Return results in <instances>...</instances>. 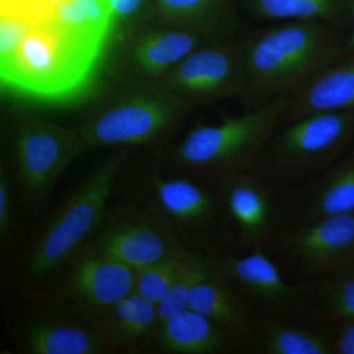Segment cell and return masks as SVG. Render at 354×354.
Masks as SVG:
<instances>
[{
	"label": "cell",
	"mask_w": 354,
	"mask_h": 354,
	"mask_svg": "<svg viewBox=\"0 0 354 354\" xmlns=\"http://www.w3.org/2000/svg\"><path fill=\"white\" fill-rule=\"evenodd\" d=\"M111 205L88 245L135 272L187 250L165 221L136 203Z\"/></svg>",
	"instance_id": "obj_11"
},
{
	"label": "cell",
	"mask_w": 354,
	"mask_h": 354,
	"mask_svg": "<svg viewBox=\"0 0 354 354\" xmlns=\"http://www.w3.org/2000/svg\"><path fill=\"white\" fill-rule=\"evenodd\" d=\"M248 353L334 354V326L306 325L256 314Z\"/></svg>",
	"instance_id": "obj_20"
},
{
	"label": "cell",
	"mask_w": 354,
	"mask_h": 354,
	"mask_svg": "<svg viewBox=\"0 0 354 354\" xmlns=\"http://www.w3.org/2000/svg\"><path fill=\"white\" fill-rule=\"evenodd\" d=\"M245 12L263 22L322 21L344 31L349 28L348 0H243Z\"/></svg>",
	"instance_id": "obj_22"
},
{
	"label": "cell",
	"mask_w": 354,
	"mask_h": 354,
	"mask_svg": "<svg viewBox=\"0 0 354 354\" xmlns=\"http://www.w3.org/2000/svg\"><path fill=\"white\" fill-rule=\"evenodd\" d=\"M113 15L106 0H62L46 20L60 31L101 48Z\"/></svg>",
	"instance_id": "obj_23"
},
{
	"label": "cell",
	"mask_w": 354,
	"mask_h": 354,
	"mask_svg": "<svg viewBox=\"0 0 354 354\" xmlns=\"http://www.w3.org/2000/svg\"><path fill=\"white\" fill-rule=\"evenodd\" d=\"M32 291L30 307L10 326L11 344L25 354L114 353L101 319L55 291Z\"/></svg>",
	"instance_id": "obj_7"
},
{
	"label": "cell",
	"mask_w": 354,
	"mask_h": 354,
	"mask_svg": "<svg viewBox=\"0 0 354 354\" xmlns=\"http://www.w3.org/2000/svg\"><path fill=\"white\" fill-rule=\"evenodd\" d=\"M242 253H272L290 227L283 191L255 171H235L213 178Z\"/></svg>",
	"instance_id": "obj_9"
},
{
	"label": "cell",
	"mask_w": 354,
	"mask_h": 354,
	"mask_svg": "<svg viewBox=\"0 0 354 354\" xmlns=\"http://www.w3.org/2000/svg\"><path fill=\"white\" fill-rule=\"evenodd\" d=\"M180 97L132 99L109 109L80 133L85 146L146 143L171 128L185 113Z\"/></svg>",
	"instance_id": "obj_14"
},
{
	"label": "cell",
	"mask_w": 354,
	"mask_h": 354,
	"mask_svg": "<svg viewBox=\"0 0 354 354\" xmlns=\"http://www.w3.org/2000/svg\"><path fill=\"white\" fill-rule=\"evenodd\" d=\"M354 319V265L315 281L310 321L334 324Z\"/></svg>",
	"instance_id": "obj_25"
},
{
	"label": "cell",
	"mask_w": 354,
	"mask_h": 354,
	"mask_svg": "<svg viewBox=\"0 0 354 354\" xmlns=\"http://www.w3.org/2000/svg\"><path fill=\"white\" fill-rule=\"evenodd\" d=\"M62 0H2V10L13 11L31 18L35 22L46 20Z\"/></svg>",
	"instance_id": "obj_31"
},
{
	"label": "cell",
	"mask_w": 354,
	"mask_h": 354,
	"mask_svg": "<svg viewBox=\"0 0 354 354\" xmlns=\"http://www.w3.org/2000/svg\"><path fill=\"white\" fill-rule=\"evenodd\" d=\"M334 326V354H354V319H344Z\"/></svg>",
	"instance_id": "obj_32"
},
{
	"label": "cell",
	"mask_w": 354,
	"mask_h": 354,
	"mask_svg": "<svg viewBox=\"0 0 354 354\" xmlns=\"http://www.w3.org/2000/svg\"><path fill=\"white\" fill-rule=\"evenodd\" d=\"M84 147L80 134L46 123H29L18 130L14 185L26 220H37L48 211L57 179Z\"/></svg>",
	"instance_id": "obj_8"
},
{
	"label": "cell",
	"mask_w": 354,
	"mask_h": 354,
	"mask_svg": "<svg viewBox=\"0 0 354 354\" xmlns=\"http://www.w3.org/2000/svg\"><path fill=\"white\" fill-rule=\"evenodd\" d=\"M144 351L165 354L244 353L227 332L187 308L160 323Z\"/></svg>",
	"instance_id": "obj_18"
},
{
	"label": "cell",
	"mask_w": 354,
	"mask_h": 354,
	"mask_svg": "<svg viewBox=\"0 0 354 354\" xmlns=\"http://www.w3.org/2000/svg\"><path fill=\"white\" fill-rule=\"evenodd\" d=\"M122 155L99 165L90 176L41 216L16 262L28 288L51 278L94 236L106 218Z\"/></svg>",
	"instance_id": "obj_2"
},
{
	"label": "cell",
	"mask_w": 354,
	"mask_h": 354,
	"mask_svg": "<svg viewBox=\"0 0 354 354\" xmlns=\"http://www.w3.org/2000/svg\"><path fill=\"white\" fill-rule=\"evenodd\" d=\"M198 46V36L184 30L156 32L137 46L136 59L147 71L162 73L171 71Z\"/></svg>",
	"instance_id": "obj_26"
},
{
	"label": "cell",
	"mask_w": 354,
	"mask_h": 354,
	"mask_svg": "<svg viewBox=\"0 0 354 354\" xmlns=\"http://www.w3.org/2000/svg\"><path fill=\"white\" fill-rule=\"evenodd\" d=\"M348 12L349 18V31L344 37L341 55L354 53V0H348Z\"/></svg>",
	"instance_id": "obj_34"
},
{
	"label": "cell",
	"mask_w": 354,
	"mask_h": 354,
	"mask_svg": "<svg viewBox=\"0 0 354 354\" xmlns=\"http://www.w3.org/2000/svg\"><path fill=\"white\" fill-rule=\"evenodd\" d=\"M290 225L354 215V144L335 164L286 197Z\"/></svg>",
	"instance_id": "obj_17"
},
{
	"label": "cell",
	"mask_w": 354,
	"mask_h": 354,
	"mask_svg": "<svg viewBox=\"0 0 354 354\" xmlns=\"http://www.w3.org/2000/svg\"><path fill=\"white\" fill-rule=\"evenodd\" d=\"M196 253L187 249L139 270L135 278L134 292L157 305Z\"/></svg>",
	"instance_id": "obj_28"
},
{
	"label": "cell",
	"mask_w": 354,
	"mask_h": 354,
	"mask_svg": "<svg viewBox=\"0 0 354 354\" xmlns=\"http://www.w3.org/2000/svg\"><path fill=\"white\" fill-rule=\"evenodd\" d=\"M100 319L115 353L144 351L158 326L156 304L135 292Z\"/></svg>",
	"instance_id": "obj_21"
},
{
	"label": "cell",
	"mask_w": 354,
	"mask_h": 354,
	"mask_svg": "<svg viewBox=\"0 0 354 354\" xmlns=\"http://www.w3.org/2000/svg\"><path fill=\"white\" fill-rule=\"evenodd\" d=\"M162 12L179 24L203 34H234L237 28L236 0H158Z\"/></svg>",
	"instance_id": "obj_24"
},
{
	"label": "cell",
	"mask_w": 354,
	"mask_h": 354,
	"mask_svg": "<svg viewBox=\"0 0 354 354\" xmlns=\"http://www.w3.org/2000/svg\"><path fill=\"white\" fill-rule=\"evenodd\" d=\"M62 271L55 292L99 318L134 292L136 272L88 244Z\"/></svg>",
	"instance_id": "obj_13"
},
{
	"label": "cell",
	"mask_w": 354,
	"mask_h": 354,
	"mask_svg": "<svg viewBox=\"0 0 354 354\" xmlns=\"http://www.w3.org/2000/svg\"><path fill=\"white\" fill-rule=\"evenodd\" d=\"M286 95L241 115H225L216 125L191 129L177 146L174 160L190 171L213 178L230 172L255 171L263 151L279 129Z\"/></svg>",
	"instance_id": "obj_5"
},
{
	"label": "cell",
	"mask_w": 354,
	"mask_h": 354,
	"mask_svg": "<svg viewBox=\"0 0 354 354\" xmlns=\"http://www.w3.org/2000/svg\"><path fill=\"white\" fill-rule=\"evenodd\" d=\"M354 144V111L310 114L279 128L255 171L281 191L308 183Z\"/></svg>",
	"instance_id": "obj_4"
},
{
	"label": "cell",
	"mask_w": 354,
	"mask_h": 354,
	"mask_svg": "<svg viewBox=\"0 0 354 354\" xmlns=\"http://www.w3.org/2000/svg\"><path fill=\"white\" fill-rule=\"evenodd\" d=\"M21 211L19 197L15 185L6 172L0 176V243L6 252L17 234L18 214Z\"/></svg>",
	"instance_id": "obj_30"
},
{
	"label": "cell",
	"mask_w": 354,
	"mask_h": 354,
	"mask_svg": "<svg viewBox=\"0 0 354 354\" xmlns=\"http://www.w3.org/2000/svg\"><path fill=\"white\" fill-rule=\"evenodd\" d=\"M136 203L165 221L190 250L208 256L234 251V235L214 186L188 177L155 174L148 183L128 191Z\"/></svg>",
	"instance_id": "obj_3"
},
{
	"label": "cell",
	"mask_w": 354,
	"mask_h": 354,
	"mask_svg": "<svg viewBox=\"0 0 354 354\" xmlns=\"http://www.w3.org/2000/svg\"><path fill=\"white\" fill-rule=\"evenodd\" d=\"M245 80L241 39L239 43L197 48L169 71V83L196 99L241 95Z\"/></svg>",
	"instance_id": "obj_15"
},
{
	"label": "cell",
	"mask_w": 354,
	"mask_h": 354,
	"mask_svg": "<svg viewBox=\"0 0 354 354\" xmlns=\"http://www.w3.org/2000/svg\"><path fill=\"white\" fill-rule=\"evenodd\" d=\"M113 17L122 18L132 15L139 8L141 0H106Z\"/></svg>",
	"instance_id": "obj_33"
},
{
	"label": "cell",
	"mask_w": 354,
	"mask_h": 354,
	"mask_svg": "<svg viewBox=\"0 0 354 354\" xmlns=\"http://www.w3.org/2000/svg\"><path fill=\"white\" fill-rule=\"evenodd\" d=\"M216 267L215 272L195 286L188 308L207 317L239 342L244 353H248L256 313Z\"/></svg>",
	"instance_id": "obj_19"
},
{
	"label": "cell",
	"mask_w": 354,
	"mask_h": 354,
	"mask_svg": "<svg viewBox=\"0 0 354 354\" xmlns=\"http://www.w3.org/2000/svg\"><path fill=\"white\" fill-rule=\"evenodd\" d=\"M216 269V264L211 256L198 252L195 254L187 267L177 277L169 290L156 305L158 325L187 309L195 286L215 272Z\"/></svg>",
	"instance_id": "obj_27"
},
{
	"label": "cell",
	"mask_w": 354,
	"mask_h": 354,
	"mask_svg": "<svg viewBox=\"0 0 354 354\" xmlns=\"http://www.w3.org/2000/svg\"><path fill=\"white\" fill-rule=\"evenodd\" d=\"M101 48L60 31L48 21L37 22L1 68L6 87L44 99L75 93L88 80Z\"/></svg>",
	"instance_id": "obj_6"
},
{
	"label": "cell",
	"mask_w": 354,
	"mask_h": 354,
	"mask_svg": "<svg viewBox=\"0 0 354 354\" xmlns=\"http://www.w3.org/2000/svg\"><path fill=\"white\" fill-rule=\"evenodd\" d=\"M341 30L322 21H286L241 39L245 80L239 100L245 111L290 94L307 77L341 55Z\"/></svg>",
	"instance_id": "obj_1"
},
{
	"label": "cell",
	"mask_w": 354,
	"mask_h": 354,
	"mask_svg": "<svg viewBox=\"0 0 354 354\" xmlns=\"http://www.w3.org/2000/svg\"><path fill=\"white\" fill-rule=\"evenodd\" d=\"M272 254L305 281H317L351 267L354 265V215L290 225Z\"/></svg>",
	"instance_id": "obj_12"
},
{
	"label": "cell",
	"mask_w": 354,
	"mask_h": 354,
	"mask_svg": "<svg viewBox=\"0 0 354 354\" xmlns=\"http://www.w3.org/2000/svg\"><path fill=\"white\" fill-rule=\"evenodd\" d=\"M354 111V53L317 70L286 95L279 127L310 115Z\"/></svg>",
	"instance_id": "obj_16"
},
{
	"label": "cell",
	"mask_w": 354,
	"mask_h": 354,
	"mask_svg": "<svg viewBox=\"0 0 354 354\" xmlns=\"http://www.w3.org/2000/svg\"><path fill=\"white\" fill-rule=\"evenodd\" d=\"M37 22L13 11H1L0 20V64L1 68L12 60L21 44Z\"/></svg>",
	"instance_id": "obj_29"
},
{
	"label": "cell",
	"mask_w": 354,
	"mask_h": 354,
	"mask_svg": "<svg viewBox=\"0 0 354 354\" xmlns=\"http://www.w3.org/2000/svg\"><path fill=\"white\" fill-rule=\"evenodd\" d=\"M271 256L263 251H230L211 257L256 314L293 322L310 321L315 281L288 283Z\"/></svg>",
	"instance_id": "obj_10"
}]
</instances>
